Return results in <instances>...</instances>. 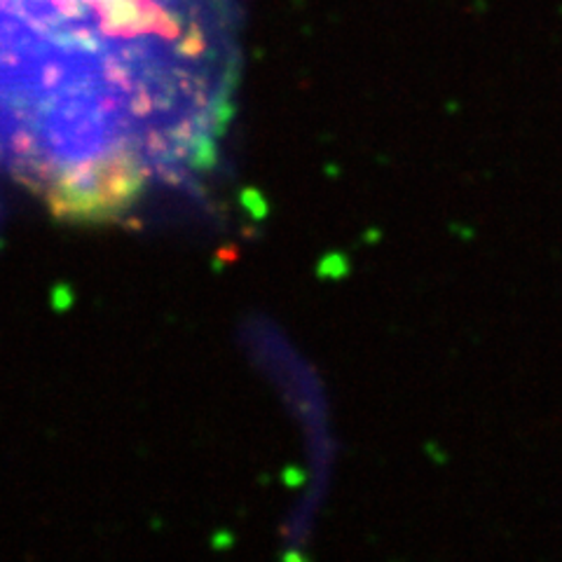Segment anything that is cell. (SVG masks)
Returning <instances> with one entry per match:
<instances>
[{
	"mask_svg": "<svg viewBox=\"0 0 562 562\" xmlns=\"http://www.w3.org/2000/svg\"><path fill=\"white\" fill-rule=\"evenodd\" d=\"M231 64L233 0H0V169L49 192L150 162Z\"/></svg>",
	"mask_w": 562,
	"mask_h": 562,
	"instance_id": "cell-1",
	"label": "cell"
}]
</instances>
